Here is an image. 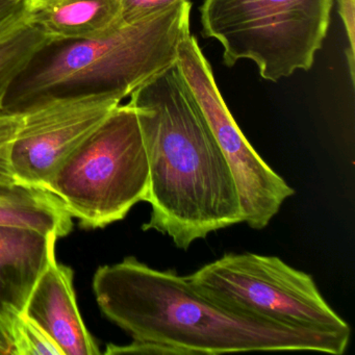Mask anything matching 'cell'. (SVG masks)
Here are the masks:
<instances>
[{
    "label": "cell",
    "mask_w": 355,
    "mask_h": 355,
    "mask_svg": "<svg viewBox=\"0 0 355 355\" xmlns=\"http://www.w3.org/2000/svg\"><path fill=\"white\" fill-rule=\"evenodd\" d=\"M191 10L192 3L184 0L103 38L51 41L12 85L3 112L22 113L51 98H128L175 65L180 42L190 32Z\"/></svg>",
    "instance_id": "3"
},
{
    "label": "cell",
    "mask_w": 355,
    "mask_h": 355,
    "mask_svg": "<svg viewBox=\"0 0 355 355\" xmlns=\"http://www.w3.org/2000/svg\"><path fill=\"white\" fill-rule=\"evenodd\" d=\"M24 121L21 113H0V182L16 180L11 167V148Z\"/></svg>",
    "instance_id": "15"
},
{
    "label": "cell",
    "mask_w": 355,
    "mask_h": 355,
    "mask_svg": "<svg viewBox=\"0 0 355 355\" xmlns=\"http://www.w3.org/2000/svg\"><path fill=\"white\" fill-rule=\"evenodd\" d=\"M176 66L232 169L244 223L252 230H263L284 201L294 195V189L259 157L243 135L218 89L209 61L191 32L180 42Z\"/></svg>",
    "instance_id": "7"
},
{
    "label": "cell",
    "mask_w": 355,
    "mask_h": 355,
    "mask_svg": "<svg viewBox=\"0 0 355 355\" xmlns=\"http://www.w3.org/2000/svg\"><path fill=\"white\" fill-rule=\"evenodd\" d=\"M0 226L24 228L64 238L73 227L72 217L49 189L20 182H0Z\"/></svg>",
    "instance_id": "12"
},
{
    "label": "cell",
    "mask_w": 355,
    "mask_h": 355,
    "mask_svg": "<svg viewBox=\"0 0 355 355\" xmlns=\"http://www.w3.org/2000/svg\"><path fill=\"white\" fill-rule=\"evenodd\" d=\"M130 98L149 164L151 214L143 230L187 250L211 232L244 223L232 169L176 64Z\"/></svg>",
    "instance_id": "2"
},
{
    "label": "cell",
    "mask_w": 355,
    "mask_h": 355,
    "mask_svg": "<svg viewBox=\"0 0 355 355\" xmlns=\"http://www.w3.org/2000/svg\"><path fill=\"white\" fill-rule=\"evenodd\" d=\"M184 0H120L124 24H137Z\"/></svg>",
    "instance_id": "17"
},
{
    "label": "cell",
    "mask_w": 355,
    "mask_h": 355,
    "mask_svg": "<svg viewBox=\"0 0 355 355\" xmlns=\"http://www.w3.org/2000/svg\"><path fill=\"white\" fill-rule=\"evenodd\" d=\"M53 39L38 26L28 24L0 41V113L12 85L36 53Z\"/></svg>",
    "instance_id": "13"
},
{
    "label": "cell",
    "mask_w": 355,
    "mask_h": 355,
    "mask_svg": "<svg viewBox=\"0 0 355 355\" xmlns=\"http://www.w3.org/2000/svg\"><path fill=\"white\" fill-rule=\"evenodd\" d=\"M121 105L107 96L51 98L22 112L11 148L14 178L49 189L62 164Z\"/></svg>",
    "instance_id": "8"
},
{
    "label": "cell",
    "mask_w": 355,
    "mask_h": 355,
    "mask_svg": "<svg viewBox=\"0 0 355 355\" xmlns=\"http://www.w3.org/2000/svg\"><path fill=\"white\" fill-rule=\"evenodd\" d=\"M55 234L0 226V355L12 353V326L55 255Z\"/></svg>",
    "instance_id": "9"
},
{
    "label": "cell",
    "mask_w": 355,
    "mask_h": 355,
    "mask_svg": "<svg viewBox=\"0 0 355 355\" xmlns=\"http://www.w3.org/2000/svg\"><path fill=\"white\" fill-rule=\"evenodd\" d=\"M338 14L342 18L348 39L347 64L352 84H355V0H338Z\"/></svg>",
    "instance_id": "18"
},
{
    "label": "cell",
    "mask_w": 355,
    "mask_h": 355,
    "mask_svg": "<svg viewBox=\"0 0 355 355\" xmlns=\"http://www.w3.org/2000/svg\"><path fill=\"white\" fill-rule=\"evenodd\" d=\"M11 355H64L51 336L26 311L12 326Z\"/></svg>",
    "instance_id": "14"
},
{
    "label": "cell",
    "mask_w": 355,
    "mask_h": 355,
    "mask_svg": "<svg viewBox=\"0 0 355 355\" xmlns=\"http://www.w3.org/2000/svg\"><path fill=\"white\" fill-rule=\"evenodd\" d=\"M73 277L71 268L58 263L53 255L35 284L26 313L53 338L64 355H99L98 345L78 311Z\"/></svg>",
    "instance_id": "10"
},
{
    "label": "cell",
    "mask_w": 355,
    "mask_h": 355,
    "mask_svg": "<svg viewBox=\"0 0 355 355\" xmlns=\"http://www.w3.org/2000/svg\"><path fill=\"white\" fill-rule=\"evenodd\" d=\"M219 304L249 317L315 331L351 334L309 274L277 257L227 253L188 276Z\"/></svg>",
    "instance_id": "6"
},
{
    "label": "cell",
    "mask_w": 355,
    "mask_h": 355,
    "mask_svg": "<svg viewBox=\"0 0 355 355\" xmlns=\"http://www.w3.org/2000/svg\"><path fill=\"white\" fill-rule=\"evenodd\" d=\"M30 24L53 40H94L124 26L120 0H51L33 7Z\"/></svg>",
    "instance_id": "11"
},
{
    "label": "cell",
    "mask_w": 355,
    "mask_h": 355,
    "mask_svg": "<svg viewBox=\"0 0 355 355\" xmlns=\"http://www.w3.org/2000/svg\"><path fill=\"white\" fill-rule=\"evenodd\" d=\"M32 0H0V41L30 24Z\"/></svg>",
    "instance_id": "16"
},
{
    "label": "cell",
    "mask_w": 355,
    "mask_h": 355,
    "mask_svg": "<svg viewBox=\"0 0 355 355\" xmlns=\"http://www.w3.org/2000/svg\"><path fill=\"white\" fill-rule=\"evenodd\" d=\"M149 164L138 116L120 105L57 170L49 190L83 228L126 217L149 193Z\"/></svg>",
    "instance_id": "5"
},
{
    "label": "cell",
    "mask_w": 355,
    "mask_h": 355,
    "mask_svg": "<svg viewBox=\"0 0 355 355\" xmlns=\"http://www.w3.org/2000/svg\"><path fill=\"white\" fill-rule=\"evenodd\" d=\"M49 1H51V0H32L33 7L42 5V3H49Z\"/></svg>",
    "instance_id": "19"
},
{
    "label": "cell",
    "mask_w": 355,
    "mask_h": 355,
    "mask_svg": "<svg viewBox=\"0 0 355 355\" xmlns=\"http://www.w3.org/2000/svg\"><path fill=\"white\" fill-rule=\"evenodd\" d=\"M334 0H203L201 35L223 47L232 68L252 61L263 80L276 83L309 71L323 46Z\"/></svg>",
    "instance_id": "4"
},
{
    "label": "cell",
    "mask_w": 355,
    "mask_h": 355,
    "mask_svg": "<svg viewBox=\"0 0 355 355\" xmlns=\"http://www.w3.org/2000/svg\"><path fill=\"white\" fill-rule=\"evenodd\" d=\"M93 291L103 315L132 336L105 354L218 355L315 351L340 355L351 334L282 325L232 311L197 290L188 276L125 257L99 267Z\"/></svg>",
    "instance_id": "1"
}]
</instances>
